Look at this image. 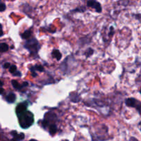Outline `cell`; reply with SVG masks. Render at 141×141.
Wrapping results in <instances>:
<instances>
[{
  "label": "cell",
  "instance_id": "1",
  "mask_svg": "<svg viewBox=\"0 0 141 141\" xmlns=\"http://www.w3.org/2000/svg\"><path fill=\"white\" fill-rule=\"evenodd\" d=\"M17 115L19 119L20 125L22 128H28L34 123V116H33V114L30 111L25 110L21 113Z\"/></svg>",
  "mask_w": 141,
  "mask_h": 141
},
{
  "label": "cell",
  "instance_id": "2",
  "mask_svg": "<svg viewBox=\"0 0 141 141\" xmlns=\"http://www.w3.org/2000/svg\"><path fill=\"white\" fill-rule=\"evenodd\" d=\"M24 47L30 52L31 54L36 55L39 50L40 45L35 38H31L25 42Z\"/></svg>",
  "mask_w": 141,
  "mask_h": 141
},
{
  "label": "cell",
  "instance_id": "3",
  "mask_svg": "<svg viewBox=\"0 0 141 141\" xmlns=\"http://www.w3.org/2000/svg\"><path fill=\"white\" fill-rule=\"evenodd\" d=\"M125 104L127 106L130 107H135L141 114V103L134 98H128L125 100Z\"/></svg>",
  "mask_w": 141,
  "mask_h": 141
},
{
  "label": "cell",
  "instance_id": "4",
  "mask_svg": "<svg viewBox=\"0 0 141 141\" xmlns=\"http://www.w3.org/2000/svg\"><path fill=\"white\" fill-rule=\"evenodd\" d=\"M87 6H88V7L92 8L94 9L96 13H101L103 10L101 3L98 2L97 0H88Z\"/></svg>",
  "mask_w": 141,
  "mask_h": 141
},
{
  "label": "cell",
  "instance_id": "5",
  "mask_svg": "<svg viewBox=\"0 0 141 141\" xmlns=\"http://www.w3.org/2000/svg\"><path fill=\"white\" fill-rule=\"evenodd\" d=\"M70 101L73 103H78L81 101V98L78 95V94L76 92H72L70 94Z\"/></svg>",
  "mask_w": 141,
  "mask_h": 141
},
{
  "label": "cell",
  "instance_id": "6",
  "mask_svg": "<svg viewBox=\"0 0 141 141\" xmlns=\"http://www.w3.org/2000/svg\"><path fill=\"white\" fill-rule=\"evenodd\" d=\"M57 125L54 123L50 124V126H49V133H50V134L53 136V135H54L57 133Z\"/></svg>",
  "mask_w": 141,
  "mask_h": 141
},
{
  "label": "cell",
  "instance_id": "7",
  "mask_svg": "<svg viewBox=\"0 0 141 141\" xmlns=\"http://www.w3.org/2000/svg\"><path fill=\"white\" fill-rule=\"evenodd\" d=\"M15 99H16V96L14 93H10L6 96V101L9 103H13L15 101Z\"/></svg>",
  "mask_w": 141,
  "mask_h": 141
},
{
  "label": "cell",
  "instance_id": "8",
  "mask_svg": "<svg viewBox=\"0 0 141 141\" xmlns=\"http://www.w3.org/2000/svg\"><path fill=\"white\" fill-rule=\"evenodd\" d=\"M52 56L53 57H54L56 58L58 61L61 60V58H62V54H61V53L60 52V51L58 50H54L52 51Z\"/></svg>",
  "mask_w": 141,
  "mask_h": 141
},
{
  "label": "cell",
  "instance_id": "9",
  "mask_svg": "<svg viewBox=\"0 0 141 141\" xmlns=\"http://www.w3.org/2000/svg\"><path fill=\"white\" fill-rule=\"evenodd\" d=\"M13 137H14V138H13V139L12 140L13 141H21L24 138L25 136H24V134H23V133H21V134H17L15 136H13Z\"/></svg>",
  "mask_w": 141,
  "mask_h": 141
},
{
  "label": "cell",
  "instance_id": "10",
  "mask_svg": "<svg viewBox=\"0 0 141 141\" xmlns=\"http://www.w3.org/2000/svg\"><path fill=\"white\" fill-rule=\"evenodd\" d=\"M31 34H32V31H31L30 29V30H25V32L21 35V37H22L23 39H29V38L30 37Z\"/></svg>",
  "mask_w": 141,
  "mask_h": 141
},
{
  "label": "cell",
  "instance_id": "11",
  "mask_svg": "<svg viewBox=\"0 0 141 141\" xmlns=\"http://www.w3.org/2000/svg\"><path fill=\"white\" fill-rule=\"evenodd\" d=\"M30 70L32 71V72H35V70H38L39 72H43L44 71V68H43V66H40V65H36L35 67H33V68H30Z\"/></svg>",
  "mask_w": 141,
  "mask_h": 141
},
{
  "label": "cell",
  "instance_id": "12",
  "mask_svg": "<svg viewBox=\"0 0 141 141\" xmlns=\"http://www.w3.org/2000/svg\"><path fill=\"white\" fill-rule=\"evenodd\" d=\"M8 45L5 43H1L0 44V52H4L8 50Z\"/></svg>",
  "mask_w": 141,
  "mask_h": 141
},
{
  "label": "cell",
  "instance_id": "13",
  "mask_svg": "<svg viewBox=\"0 0 141 141\" xmlns=\"http://www.w3.org/2000/svg\"><path fill=\"white\" fill-rule=\"evenodd\" d=\"M12 85H13V88L16 90H21V89L22 88V85L21 86L19 83H18L17 81H15V80H13L12 81Z\"/></svg>",
  "mask_w": 141,
  "mask_h": 141
},
{
  "label": "cell",
  "instance_id": "14",
  "mask_svg": "<svg viewBox=\"0 0 141 141\" xmlns=\"http://www.w3.org/2000/svg\"><path fill=\"white\" fill-rule=\"evenodd\" d=\"M9 71H10V73L12 74H14L15 72H17V67H16V66H11L10 67V68H9Z\"/></svg>",
  "mask_w": 141,
  "mask_h": 141
},
{
  "label": "cell",
  "instance_id": "15",
  "mask_svg": "<svg viewBox=\"0 0 141 141\" xmlns=\"http://www.w3.org/2000/svg\"><path fill=\"white\" fill-rule=\"evenodd\" d=\"M94 53V50L92 49V48H89L88 50V51L86 52V55L87 56V57H90V56H91L92 54Z\"/></svg>",
  "mask_w": 141,
  "mask_h": 141
},
{
  "label": "cell",
  "instance_id": "16",
  "mask_svg": "<svg viewBox=\"0 0 141 141\" xmlns=\"http://www.w3.org/2000/svg\"><path fill=\"white\" fill-rule=\"evenodd\" d=\"M6 9V6L5 4L4 3H1L0 4V12H3Z\"/></svg>",
  "mask_w": 141,
  "mask_h": 141
},
{
  "label": "cell",
  "instance_id": "17",
  "mask_svg": "<svg viewBox=\"0 0 141 141\" xmlns=\"http://www.w3.org/2000/svg\"><path fill=\"white\" fill-rule=\"evenodd\" d=\"M85 10H86V9L84 8V7H82L80 8H76L74 11H76V12H78V11H79V12H84Z\"/></svg>",
  "mask_w": 141,
  "mask_h": 141
},
{
  "label": "cell",
  "instance_id": "18",
  "mask_svg": "<svg viewBox=\"0 0 141 141\" xmlns=\"http://www.w3.org/2000/svg\"><path fill=\"white\" fill-rule=\"evenodd\" d=\"M13 76H21V73L20 72H19V71H17L16 72H15L14 74H13Z\"/></svg>",
  "mask_w": 141,
  "mask_h": 141
},
{
  "label": "cell",
  "instance_id": "19",
  "mask_svg": "<svg viewBox=\"0 0 141 141\" xmlns=\"http://www.w3.org/2000/svg\"><path fill=\"white\" fill-rule=\"evenodd\" d=\"M10 64L9 63H4V68H5V69H8V68H10Z\"/></svg>",
  "mask_w": 141,
  "mask_h": 141
},
{
  "label": "cell",
  "instance_id": "20",
  "mask_svg": "<svg viewBox=\"0 0 141 141\" xmlns=\"http://www.w3.org/2000/svg\"><path fill=\"white\" fill-rule=\"evenodd\" d=\"M28 82H23V84H22V87L23 88V87H26V86H28Z\"/></svg>",
  "mask_w": 141,
  "mask_h": 141
},
{
  "label": "cell",
  "instance_id": "21",
  "mask_svg": "<svg viewBox=\"0 0 141 141\" xmlns=\"http://www.w3.org/2000/svg\"><path fill=\"white\" fill-rule=\"evenodd\" d=\"M129 141H139V140H138L137 139L135 138L134 137H131V138H130V140H129Z\"/></svg>",
  "mask_w": 141,
  "mask_h": 141
},
{
  "label": "cell",
  "instance_id": "22",
  "mask_svg": "<svg viewBox=\"0 0 141 141\" xmlns=\"http://www.w3.org/2000/svg\"><path fill=\"white\" fill-rule=\"evenodd\" d=\"M4 92V90L2 88H0V94H2Z\"/></svg>",
  "mask_w": 141,
  "mask_h": 141
},
{
  "label": "cell",
  "instance_id": "23",
  "mask_svg": "<svg viewBox=\"0 0 141 141\" xmlns=\"http://www.w3.org/2000/svg\"><path fill=\"white\" fill-rule=\"evenodd\" d=\"M4 35V33H3V30L2 29H0V37H2Z\"/></svg>",
  "mask_w": 141,
  "mask_h": 141
},
{
  "label": "cell",
  "instance_id": "24",
  "mask_svg": "<svg viewBox=\"0 0 141 141\" xmlns=\"http://www.w3.org/2000/svg\"><path fill=\"white\" fill-rule=\"evenodd\" d=\"M3 85H4V83H3L2 81L0 80V88H1V87H2Z\"/></svg>",
  "mask_w": 141,
  "mask_h": 141
},
{
  "label": "cell",
  "instance_id": "25",
  "mask_svg": "<svg viewBox=\"0 0 141 141\" xmlns=\"http://www.w3.org/2000/svg\"><path fill=\"white\" fill-rule=\"evenodd\" d=\"M139 128H140V129L141 131V122L139 123Z\"/></svg>",
  "mask_w": 141,
  "mask_h": 141
},
{
  "label": "cell",
  "instance_id": "26",
  "mask_svg": "<svg viewBox=\"0 0 141 141\" xmlns=\"http://www.w3.org/2000/svg\"><path fill=\"white\" fill-rule=\"evenodd\" d=\"M29 141H37V140H35V139H31V140Z\"/></svg>",
  "mask_w": 141,
  "mask_h": 141
},
{
  "label": "cell",
  "instance_id": "27",
  "mask_svg": "<svg viewBox=\"0 0 141 141\" xmlns=\"http://www.w3.org/2000/svg\"><path fill=\"white\" fill-rule=\"evenodd\" d=\"M2 24L0 23V29H2Z\"/></svg>",
  "mask_w": 141,
  "mask_h": 141
},
{
  "label": "cell",
  "instance_id": "28",
  "mask_svg": "<svg viewBox=\"0 0 141 141\" xmlns=\"http://www.w3.org/2000/svg\"><path fill=\"white\" fill-rule=\"evenodd\" d=\"M140 93L141 94V88H140Z\"/></svg>",
  "mask_w": 141,
  "mask_h": 141
}]
</instances>
